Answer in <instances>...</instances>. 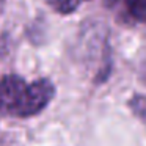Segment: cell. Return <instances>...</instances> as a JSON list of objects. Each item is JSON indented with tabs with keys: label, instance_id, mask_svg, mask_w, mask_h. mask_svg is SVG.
Listing matches in <instances>:
<instances>
[{
	"label": "cell",
	"instance_id": "cell-1",
	"mask_svg": "<svg viewBox=\"0 0 146 146\" xmlns=\"http://www.w3.org/2000/svg\"><path fill=\"white\" fill-rule=\"evenodd\" d=\"M55 85L49 79H36L29 83L24 93L22 102L16 111L17 118H30L41 113L54 99Z\"/></svg>",
	"mask_w": 146,
	"mask_h": 146
},
{
	"label": "cell",
	"instance_id": "cell-2",
	"mask_svg": "<svg viewBox=\"0 0 146 146\" xmlns=\"http://www.w3.org/2000/svg\"><path fill=\"white\" fill-rule=\"evenodd\" d=\"M27 85L29 83L16 74H8L0 79V115L16 116Z\"/></svg>",
	"mask_w": 146,
	"mask_h": 146
},
{
	"label": "cell",
	"instance_id": "cell-3",
	"mask_svg": "<svg viewBox=\"0 0 146 146\" xmlns=\"http://www.w3.org/2000/svg\"><path fill=\"white\" fill-rule=\"evenodd\" d=\"M127 14L135 22L146 24V0H124Z\"/></svg>",
	"mask_w": 146,
	"mask_h": 146
},
{
	"label": "cell",
	"instance_id": "cell-4",
	"mask_svg": "<svg viewBox=\"0 0 146 146\" xmlns=\"http://www.w3.org/2000/svg\"><path fill=\"white\" fill-rule=\"evenodd\" d=\"M47 5L58 14H71L80 7L82 2H88V0H46Z\"/></svg>",
	"mask_w": 146,
	"mask_h": 146
},
{
	"label": "cell",
	"instance_id": "cell-5",
	"mask_svg": "<svg viewBox=\"0 0 146 146\" xmlns=\"http://www.w3.org/2000/svg\"><path fill=\"white\" fill-rule=\"evenodd\" d=\"M129 108L143 124H146V96L143 94L132 96L129 99Z\"/></svg>",
	"mask_w": 146,
	"mask_h": 146
},
{
	"label": "cell",
	"instance_id": "cell-6",
	"mask_svg": "<svg viewBox=\"0 0 146 146\" xmlns=\"http://www.w3.org/2000/svg\"><path fill=\"white\" fill-rule=\"evenodd\" d=\"M0 2H2V0H0Z\"/></svg>",
	"mask_w": 146,
	"mask_h": 146
}]
</instances>
